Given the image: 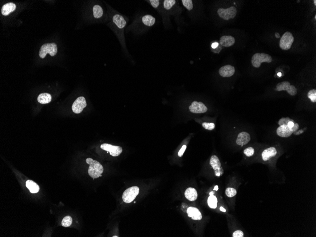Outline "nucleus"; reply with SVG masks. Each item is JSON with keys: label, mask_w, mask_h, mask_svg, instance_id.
I'll list each match as a JSON object with an SVG mask.
<instances>
[{"label": "nucleus", "mask_w": 316, "mask_h": 237, "mask_svg": "<svg viewBox=\"0 0 316 237\" xmlns=\"http://www.w3.org/2000/svg\"><path fill=\"white\" fill-rule=\"evenodd\" d=\"M86 161L89 165L88 173L90 177L93 179H97L101 177L102 173L104 172V168L99 161L93 160L90 158H87Z\"/></svg>", "instance_id": "f257e3e1"}, {"label": "nucleus", "mask_w": 316, "mask_h": 237, "mask_svg": "<svg viewBox=\"0 0 316 237\" xmlns=\"http://www.w3.org/2000/svg\"><path fill=\"white\" fill-rule=\"evenodd\" d=\"M273 61L272 57L267 53H256L252 57L251 63L253 66L259 68L262 63H271Z\"/></svg>", "instance_id": "f03ea898"}, {"label": "nucleus", "mask_w": 316, "mask_h": 237, "mask_svg": "<svg viewBox=\"0 0 316 237\" xmlns=\"http://www.w3.org/2000/svg\"><path fill=\"white\" fill-rule=\"evenodd\" d=\"M57 53V47L56 43H47L43 45L39 52V56L41 58H44L47 53L51 57L56 56Z\"/></svg>", "instance_id": "7ed1b4c3"}, {"label": "nucleus", "mask_w": 316, "mask_h": 237, "mask_svg": "<svg viewBox=\"0 0 316 237\" xmlns=\"http://www.w3.org/2000/svg\"><path fill=\"white\" fill-rule=\"evenodd\" d=\"M294 41V38L293 34L290 32H285L281 38L279 46L283 50H288L290 49L293 42Z\"/></svg>", "instance_id": "20e7f679"}, {"label": "nucleus", "mask_w": 316, "mask_h": 237, "mask_svg": "<svg viewBox=\"0 0 316 237\" xmlns=\"http://www.w3.org/2000/svg\"><path fill=\"white\" fill-rule=\"evenodd\" d=\"M139 193L138 187L134 186L126 189L123 194L122 199L125 203H130L136 197Z\"/></svg>", "instance_id": "39448f33"}, {"label": "nucleus", "mask_w": 316, "mask_h": 237, "mask_svg": "<svg viewBox=\"0 0 316 237\" xmlns=\"http://www.w3.org/2000/svg\"><path fill=\"white\" fill-rule=\"evenodd\" d=\"M218 14L220 18L223 20L228 21L231 19H234L237 14V10L234 6L227 9H219Z\"/></svg>", "instance_id": "423d86ee"}, {"label": "nucleus", "mask_w": 316, "mask_h": 237, "mask_svg": "<svg viewBox=\"0 0 316 237\" xmlns=\"http://www.w3.org/2000/svg\"><path fill=\"white\" fill-rule=\"evenodd\" d=\"M276 90L279 92L286 90L291 96L296 95L297 93L295 87L291 85L290 83L287 81H282L278 83L276 85Z\"/></svg>", "instance_id": "0eeeda50"}, {"label": "nucleus", "mask_w": 316, "mask_h": 237, "mask_svg": "<svg viewBox=\"0 0 316 237\" xmlns=\"http://www.w3.org/2000/svg\"><path fill=\"white\" fill-rule=\"evenodd\" d=\"M86 106V101L85 98L83 97H80L73 103L72 110L75 114H79L82 112Z\"/></svg>", "instance_id": "6e6552de"}, {"label": "nucleus", "mask_w": 316, "mask_h": 237, "mask_svg": "<svg viewBox=\"0 0 316 237\" xmlns=\"http://www.w3.org/2000/svg\"><path fill=\"white\" fill-rule=\"evenodd\" d=\"M101 148L102 150L109 152L110 155L113 157L119 156L122 152V147L118 146L112 145L110 144H102L101 145Z\"/></svg>", "instance_id": "1a4fd4ad"}, {"label": "nucleus", "mask_w": 316, "mask_h": 237, "mask_svg": "<svg viewBox=\"0 0 316 237\" xmlns=\"http://www.w3.org/2000/svg\"><path fill=\"white\" fill-rule=\"evenodd\" d=\"M189 109L190 112L196 114L205 113L207 111V108L205 106L203 103L194 101L191 105L189 106Z\"/></svg>", "instance_id": "9d476101"}, {"label": "nucleus", "mask_w": 316, "mask_h": 237, "mask_svg": "<svg viewBox=\"0 0 316 237\" xmlns=\"http://www.w3.org/2000/svg\"><path fill=\"white\" fill-rule=\"evenodd\" d=\"M276 132L278 136L282 137L287 138L290 136L293 132V129L290 128L288 126L287 124H282L280 125L276 130Z\"/></svg>", "instance_id": "9b49d317"}, {"label": "nucleus", "mask_w": 316, "mask_h": 237, "mask_svg": "<svg viewBox=\"0 0 316 237\" xmlns=\"http://www.w3.org/2000/svg\"><path fill=\"white\" fill-rule=\"evenodd\" d=\"M235 68L231 65H226L222 67L219 71V73L223 77H230L233 75L235 73Z\"/></svg>", "instance_id": "f8f14e48"}, {"label": "nucleus", "mask_w": 316, "mask_h": 237, "mask_svg": "<svg viewBox=\"0 0 316 237\" xmlns=\"http://www.w3.org/2000/svg\"><path fill=\"white\" fill-rule=\"evenodd\" d=\"M251 140L250 134L247 132H243L239 134L236 143L239 145L243 146L248 144Z\"/></svg>", "instance_id": "ddd939ff"}, {"label": "nucleus", "mask_w": 316, "mask_h": 237, "mask_svg": "<svg viewBox=\"0 0 316 237\" xmlns=\"http://www.w3.org/2000/svg\"><path fill=\"white\" fill-rule=\"evenodd\" d=\"M187 214L189 217L194 220H200L202 218L201 212L196 208L190 207L187 210Z\"/></svg>", "instance_id": "4468645a"}, {"label": "nucleus", "mask_w": 316, "mask_h": 237, "mask_svg": "<svg viewBox=\"0 0 316 237\" xmlns=\"http://www.w3.org/2000/svg\"><path fill=\"white\" fill-rule=\"evenodd\" d=\"M277 154V151L275 147H270L263 151L262 153V159L264 161L269 160L272 157H274Z\"/></svg>", "instance_id": "2eb2a0df"}, {"label": "nucleus", "mask_w": 316, "mask_h": 237, "mask_svg": "<svg viewBox=\"0 0 316 237\" xmlns=\"http://www.w3.org/2000/svg\"><path fill=\"white\" fill-rule=\"evenodd\" d=\"M113 22L119 29L124 28L127 23L124 18L119 14H116L113 16Z\"/></svg>", "instance_id": "dca6fc26"}, {"label": "nucleus", "mask_w": 316, "mask_h": 237, "mask_svg": "<svg viewBox=\"0 0 316 237\" xmlns=\"http://www.w3.org/2000/svg\"><path fill=\"white\" fill-rule=\"evenodd\" d=\"M220 42L223 46L230 47L234 44L235 39L232 36H223L220 38Z\"/></svg>", "instance_id": "f3484780"}, {"label": "nucleus", "mask_w": 316, "mask_h": 237, "mask_svg": "<svg viewBox=\"0 0 316 237\" xmlns=\"http://www.w3.org/2000/svg\"><path fill=\"white\" fill-rule=\"evenodd\" d=\"M16 8V6L13 2H9L3 5L2 8V14L4 16H7L14 11Z\"/></svg>", "instance_id": "a211bd4d"}, {"label": "nucleus", "mask_w": 316, "mask_h": 237, "mask_svg": "<svg viewBox=\"0 0 316 237\" xmlns=\"http://www.w3.org/2000/svg\"><path fill=\"white\" fill-rule=\"evenodd\" d=\"M185 196L186 198L190 201H194L197 198V191L194 188H188L185 191Z\"/></svg>", "instance_id": "6ab92c4d"}, {"label": "nucleus", "mask_w": 316, "mask_h": 237, "mask_svg": "<svg viewBox=\"0 0 316 237\" xmlns=\"http://www.w3.org/2000/svg\"><path fill=\"white\" fill-rule=\"evenodd\" d=\"M52 100V96L50 94L47 93H43L40 94L38 98V101L40 104H47L50 102Z\"/></svg>", "instance_id": "aec40b11"}, {"label": "nucleus", "mask_w": 316, "mask_h": 237, "mask_svg": "<svg viewBox=\"0 0 316 237\" xmlns=\"http://www.w3.org/2000/svg\"><path fill=\"white\" fill-rule=\"evenodd\" d=\"M210 164L215 171H219L221 169V163L217 156L212 155L211 158Z\"/></svg>", "instance_id": "412c9836"}, {"label": "nucleus", "mask_w": 316, "mask_h": 237, "mask_svg": "<svg viewBox=\"0 0 316 237\" xmlns=\"http://www.w3.org/2000/svg\"><path fill=\"white\" fill-rule=\"evenodd\" d=\"M26 187L31 193H37L39 191V187L33 181L29 180L26 183Z\"/></svg>", "instance_id": "4be33fe9"}, {"label": "nucleus", "mask_w": 316, "mask_h": 237, "mask_svg": "<svg viewBox=\"0 0 316 237\" xmlns=\"http://www.w3.org/2000/svg\"><path fill=\"white\" fill-rule=\"evenodd\" d=\"M155 18L150 15H146L142 18V22L145 25L151 27L153 26L155 23Z\"/></svg>", "instance_id": "5701e85b"}, {"label": "nucleus", "mask_w": 316, "mask_h": 237, "mask_svg": "<svg viewBox=\"0 0 316 237\" xmlns=\"http://www.w3.org/2000/svg\"><path fill=\"white\" fill-rule=\"evenodd\" d=\"M93 16L96 19H99L102 16L103 14V10L101 7L99 5H95L93 8Z\"/></svg>", "instance_id": "b1692460"}, {"label": "nucleus", "mask_w": 316, "mask_h": 237, "mask_svg": "<svg viewBox=\"0 0 316 237\" xmlns=\"http://www.w3.org/2000/svg\"><path fill=\"white\" fill-rule=\"evenodd\" d=\"M208 204L211 208L215 209L217 206V199L215 196L211 195L208 198Z\"/></svg>", "instance_id": "393cba45"}, {"label": "nucleus", "mask_w": 316, "mask_h": 237, "mask_svg": "<svg viewBox=\"0 0 316 237\" xmlns=\"http://www.w3.org/2000/svg\"><path fill=\"white\" fill-rule=\"evenodd\" d=\"M73 222V219L70 216H67L64 217L62 220V225L65 227H68L71 226Z\"/></svg>", "instance_id": "a878e982"}, {"label": "nucleus", "mask_w": 316, "mask_h": 237, "mask_svg": "<svg viewBox=\"0 0 316 237\" xmlns=\"http://www.w3.org/2000/svg\"><path fill=\"white\" fill-rule=\"evenodd\" d=\"M175 0H165L163 2V6L165 9H171L176 3Z\"/></svg>", "instance_id": "bb28decb"}, {"label": "nucleus", "mask_w": 316, "mask_h": 237, "mask_svg": "<svg viewBox=\"0 0 316 237\" xmlns=\"http://www.w3.org/2000/svg\"><path fill=\"white\" fill-rule=\"evenodd\" d=\"M226 196L229 197H234L237 194V191L235 188H228L225 191Z\"/></svg>", "instance_id": "cd10ccee"}, {"label": "nucleus", "mask_w": 316, "mask_h": 237, "mask_svg": "<svg viewBox=\"0 0 316 237\" xmlns=\"http://www.w3.org/2000/svg\"><path fill=\"white\" fill-rule=\"evenodd\" d=\"M308 98L313 103L316 102V90L315 89L310 90L308 94Z\"/></svg>", "instance_id": "c85d7f7f"}, {"label": "nucleus", "mask_w": 316, "mask_h": 237, "mask_svg": "<svg viewBox=\"0 0 316 237\" xmlns=\"http://www.w3.org/2000/svg\"><path fill=\"white\" fill-rule=\"evenodd\" d=\"M182 2L188 10H190L193 9V3L191 0H182Z\"/></svg>", "instance_id": "c756f323"}, {"label": "nucleus", "mask_w": 316, "mask_h": 237, "mask_svg": "<svg viewBox=\"0 0 316 237\" xmlns=\"http://www.w3.org/2000/svg\"><path fill=\"white\" fill-rule=\"evenodd\" d=\"M203 126L204 127L205 129L208 130H212L214 129L215 128V124L212 123H203L202 124Z\"/></svg>", "instance_id": "7c9ffc66"}, {"label": "nucleus", "mask_w": 316, "mask_h": 237, "mask_svg": "<svg viewBox=\"0 0 316 237\" xmlns=\"http://www.w3.org/2000/svg\"><path fill=\"white\" fill-rule=\"evenodd\" d=\"M254 149L252 147H248L245 149L244 153L247 157H251L254 154Z\"/></svg>", "instance_id": "2f4dec72"}, {"label": "nucleus", "mask_w": 316, "mask_h": 237, "mask_svg": "<svg viewBox=\"0 0 316 237\" xmlns=\"http://www.w3.org/2000/svg\"><path fill=\"white\" fill-rule=\"evenodd\" d=\"M290 121H293L294 122V120H291L290 118L289 117H286V118H282L279 120V122H278V124L280 125H282V124H287Z\"/></svg>", "instance_id": "473e14b6"}, {"label": "nucleus", "mask_w": 316, "mask_h": 237, "mask_svg": "<svg viewBox=\"0 0 316 237\" xmlns=\"http://www.w3.org/2000/svg\"><path fill=\"white\" fill-rule=\"evenodd\" d=\"M233 237H244V233L243 232H242V231H239V230H238V231H235V232L233 233V235H232Z\"/></svg>", "instance_id": "72a5a7b5"}, {"label": "nucleus", "mask_w": 316, "mask_h": 237, "mask_svg": "<svg viewBox=\"0 0 316 237\" xmlns=\"http://www.w3.org/2000/svg\"><path fill=\"white\" fill-rule=\"evenodd\" d=\"M150 2L151 5H152V6L154 8H157L160 4V1L158 0H151L150 1Z\"/></svg>", "instance_id": "f704fd0d"}, {"label": "nucleus", "mask_w": 316, "mask_h": 237, "mask_svg": "<svg viewBox=\"0 0 316 237\" xmlns=\"http://www.w3.org/2000/svg\"><path fill=\"white\" fill-rule=\"evenodd\" d=\"M186 148H187V146L186 145H184L181 148L180 151H179V153H178V155L179 157H182L183 156V154H184V152L186 151Z\"/></svg>", "instance_id": "c9c22d12"}, {"label": "nucleus", "mask_w": 316, "mask_h": 237, "mask_svg": "<svg viewBox=\"0 0 316 237\" xmlns=\"http://www.w3.org/2000/svg\"><path fill=\"white\" fill-rule=\"evenodd\" d=\"M299 124H298L295 123L294 124V127H293V128H292V129H293V131H294V132H295L297 130H298V129H299Z\"/></svg>", "instance_id": "e433bc0d"}, {"label": "nucleus", "mask_w": 316, "mask_h": 237, "mask_svg": "<svg viewBox=\"0 0 316 237\" xmlns=\"http://www.w3.org/2000/svg\"><path fill=\"white\" fill-rule=\"evenodd\" d=\"M294 123L293 121H290L287 124L288 126L290 128H292L294 127Z\"/></svg>", "instance_id": "4c0bfd02"}, {"label": "nucleus", "mask_w": 316, "mask_h": 237, "mask_svg": "<svg viewBox=\"0 0 316 237\" xmlns=\"http://www.w3.org/2000/svg\"><path fill=\"white\" fill-rule=\"evenodd\" d=\"M218 45L219 44L218 43H214L211 45V47H212V48L215 49V48H217Z\"/></svg>", "instance_id": "58836bf2"}, {"label": "nucleus", "mask_w": 316, "mask_h": 237, "mask_svg": "<svg viewBox=\"0 0 316 237\" xmlns=\"http://www.w3.org/2000/svg\"><path fill=\"white\" fill-rule=\"evenodd\" d=\"M302 132H303V131L302 130H299V131L298 132H296V133H295V135H300V134H301V133H302Z\"/></svg>", "instance_id": "ea45409f"}, {"label": "nucleus", "mask_w": 316, "mask_h": 237, "mask_svg": "<svg viewBox=\"0 0 316 237\" xmlns=\"http://www.w3.org/2000/svg\"><path fill=\"white\" fill-rule=\"evenodd\" d=\"M275 37H276V38H279L280 37V35H279V33H277V32H276V33H275Z\"/></svg>", "instance_id": "a19ab883"}, {"label": "nucleus", "mask_w": 316, "mask_h": 237, "mask_svg": "<svg viewBox=\"0 0 316 237\" xmlns=\"http://www.w3.org/2000/svg\"><path fill=\"white\" fill-rule=\"evenodd\" d=\"M220 209L221 211H223V212H225V211H226V210L223 207H222V206L220 207Z\"/></svg>", "instance_id": "79ce46f5"}, {"label": "nucleus", "mask_w": 316, "mask_h": 237, "mask_svg": "<svg viewBox=\"0 0 316 237\" xmlns=\"http://www.w3.org/2000/svg\"><path fill=\"white\" fill-rule=\"evenodd\" d=\"M214 190H216V191H217V190H218V187L217 186H216L215 187V188H214Z\"/></svg>", "instance_id": "37998d69"}, {"label": "nucleus", "mask_w": 316, "mask_h": 237, "mask_svg": "<svg viewBox=\"0 0 316 237\" xmlns=\"http://www.w3.org/2000/svg\"><path fill=\"white\" fill-rule=\"evenodd\" d=\"M277 75H278V76H279V77H281V76H282L281 73H277Z\"/></svg>", "instance_id": "c03bdc74"}, {"label": "nucleus", "mask_w": 316, "mask_h": 237, "mask_svg": "<svg viewBox=\"0 0 316 237\" xmlns=\"http://www.w3.org/2000/svg\"><path fill=\"white\" fill-rule=\"evenodd\" d=\"M314 4H315V6H316V0H314Z\"/></svg>", "instance_id": "a18cd8bd"}, {"label": "nucleus", "mask_w": 316, "mask_h": 237, "mask_svg": "<svg viewBox=\"0 0 316 237\" xmlns=\"http://www.w3.org/2000/svg\"><path fill=\"white\" fill-rule=\"evenodd\" d=\"M212 193H213V192H211V193H210V196L211 195V194H212Z\"/></svg>", "instance_id": "49530a36"}]
</instances>
